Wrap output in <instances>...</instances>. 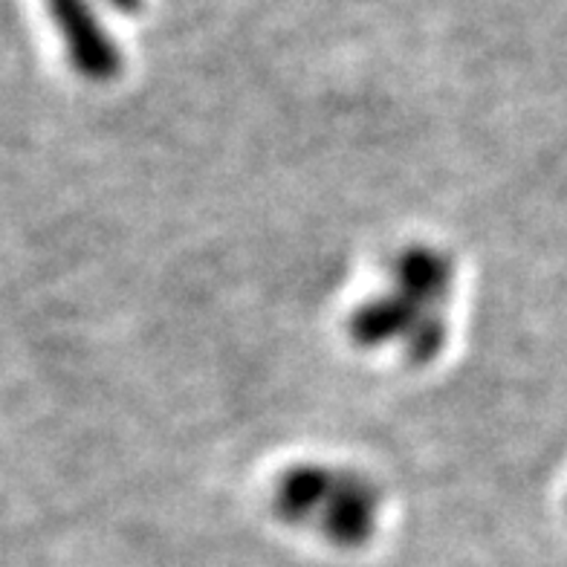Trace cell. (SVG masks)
<instances>
[{"label": "cell", "mask_w": 567, "mask_h": 567, "mask_svg": "<svg viewBox=\"0 0 567 567\" xmlns=\"http://www.w3.org/2000/svg\"><path fill=\"white\" fill-rule=\"evenodd\" d=\"M50 9H53L59 30L68 38L79 70H84L87 75L113 73V64H116L113 47L99 27L87 0H50Z\"/></svg>", "instance_id": "cell-1"}]
</instances>
